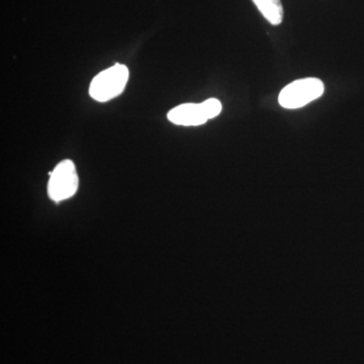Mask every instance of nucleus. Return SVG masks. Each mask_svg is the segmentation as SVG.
Returning <instances> with one entry per match:
<instances>
[{
    "label": "nucleus",
    "instance_id": "obj_3",
    "mask_svg": "<svg viewBox=\"0 0 364 364\" xmlns=\"http://www.w3.org/2000/svg\"><path fill=\"white\" fill-rule=\"evenodd\" d=\"M48 195L54 202H62L75 195L79 179L75 165L71 160L60 162L53 171L49 172Z\"/></svg>",
    "mask_w": 364,
    "mask_h": 364
},
{
    "label": "nucleus",
    "instance_id": "obj_2",
    "mask_svg": "<svg viewBox=\"0 0 364 364\" xmlns=\"http://www.w3.org/2000/svg\"><path fill=\"white\" fill-rule=\"evenodd\" d=\"M323 93L324 83L320 79H299L282 90L279 93V102L284 109H299L322 97Z\"/></svg>",
    "mask_w": 364,
    "mask_h": 364
},
{
    "label": "nucleus",
    "instance_id": "obj_5",
    "mask_svg": "<svg viewBox=\"0 0 364 364\" xmlns=\"http://www.w3.org/2000/svg\"><path fill=\"white\" fill-rule=\"evenodd\" d=\"M262 16L273 26H279L284 18V7L280 0H252Z\"/></svg>",
    "mask_w": 364,
    "mask_h": 364
},
{
    "label": "nucleus",
    "instance_id": "obj_6",
    "mask_svg": "<svg viewBox=\"0 0 364 364\" xmlns=\"http://www.w3.org/2000/svg\"><path fill=\"white\" fill-rule=\"evenodd\" d=\"M200 105H202L203 112H205L208 119H214V117L219 116L220 112H222L221 102L215 100V98H210V100H205Z\"/></svg>",
    "mask_w": 364,
    "mask_h": 364
},
{
    "label": "nucleus",
    "instance_id": "obj_1",
    "mask_svg": "<svg viewBox=\"0 0 364 364\" xmlns=\"http://www.w3.org/2000/svg\"><path fill=\"white\" fill-rule=\"evenodd\" d=\"M128 80V67L116 64L93 78L90 87V97L100 102H109L123 92Z\"/></svg>",
    "mask_w": 364,
    "mask_h": 364
},
{
    "label": "nucleus",
    "instance_id": "obj_4",
    "mask_svg": "<svg viewBox=\"0 0 364 364\" xmlns=\"http://www.w3.org/2000/svg\"><path fill=\"white\" fill-rule=\"evenodd\" d=\"M171 123L179 126H200L208 121L200 104H183L174 107L167 114Z\"/></svg>",
    "mask_w": 364,
    "mask_h": 364
}]
</instances>
